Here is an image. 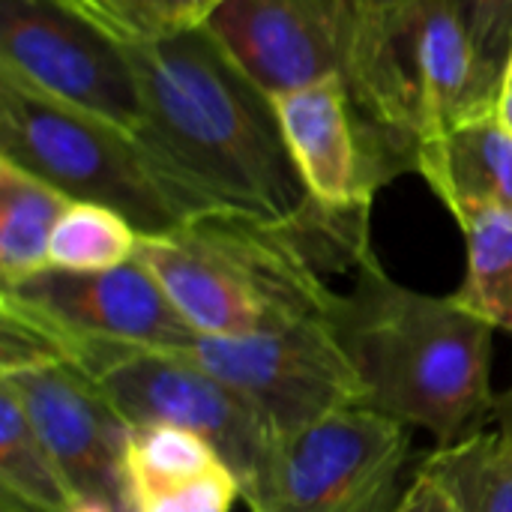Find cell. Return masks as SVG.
Here are the masks:
<instances>
[{"instance_id":"cell-1","label":"cell","mask_w":512,"mask_h":512,"mask_svg":"<svg viewBox=\"0 0 512 512\" xmlns=\"http://www.w3.org/2000/svg\"><path fill=\"white\" fill-rule=\"evenodd\" d=\"M123 48L141 90L135 141L186 219L285 222L309 207L273 96L204 27Z\"/></svg>"},{"instance_id":"cell-2","label":"cell","mask_w":512,"mask_h":512,"mask_svg":"<svg viewBox=\"0 0 512 512\" xmlns=\"http://www.w3.org/2000/svg\"><path fill=\"white\" fill-rule=\"evenodd\" d=\"M369 210L309 201L285 222L198 216L171 234L141 237L135 261L195 336L276 330L330 315L339 294L330 273H354L372 255Z\"/></svg>"},{"instance_id":"cell-3","label":"cell","mask_w":512,"mask_h":512,"mask_svg":"<svg viewBox=\"0 0 512 512\" xmlns=\"http://www.w3.org/2000/svg\"><path fill=\"white\" fill-rule=\"evenodd\" d=\"M366 396V408L453 447L498 411L495 327L453 297L399 285L375 252L351 273L327 315Z\"/></svg>"},{"instance_id":"cell-4","label":"cell","mask_w":512,"mask_h":512,"mask_svg":"<svg viewBox=\"0 0 512 512\" xmlns=\"http://www.w3.org/2000/svg\"><path fill=\"white\" fill-rule=\"evenodd\" d=\"M0 159L45 180L69 201L120 213L141 237L171 234L189 222L132 132L63 105L3 69Z\"/></svg>"},{"instance_id":"cell-5","label":"cell","mask_w":512,"mask_h":512,"mask_svg":"<svg viewBox=\"0 0 512 512\" xmlns=\"http://www.w3.org/2000/svg\"><path fill=\"white\" fill-rule=\"evenodd\" d=\"M69 366L84 372L129 426L168 423L207 438L237 474L243 504L255 492L279 435L243 396L195 360L165 348L75 339Z\"/></svg>"},{"instance_id":"cell-6","label":"cell","mask_w":512,"mask_h":512,"mask_svg":"<svg viewBox=\"0 0 512 512\" xmlns=\"http://www.w3.org/2000/svg\"><path fill=\"white\" fill-rule=\"evenodd\" d=\"M411 459V429L366 408H348L279 435L246 498L249 512H387Z\"/></svg>"},{"instance_id":"cell-7","label":"cell","mask_w":512,"mask_h":512,"mask_svg":"<svg viewBox=\"0 0 512 512\" xmlns=\"http://www.w3.org/2000/svg\"><path fill=\"white\" fill-rule=\"evenodd\" d=\"M177 351L243 396L276 435L366 405L363 384L327 318L246 336H195Z\"/></svg>"},{"instance_id":"cell-8","label":"cell","mask_w":512,"mask_h":512,"mask_svg":"<svg viewBox=\"0 0 512 512\" xmlns=\"http://www.w3.org/2000/svg\"><path fill=\"white\" fill-rule=\"evenodd\" d=\"M0 69L132 135L141 126L126 48L57 0H0Z\"/></svg>"},{"instance_id":"cell-9","label":"cell","mask_w":512,"mask_h":512,"mask_svg":"<svg viewBox=\"0 0 512 512\" xmlns=\"http://www.w3.org/2000/svg\"><path fill=\"white\" fill-rule=\"evenodd\" d=\"M204 30L267 96L348 72L351 18L339 0H222Z\"/></svg>"},{"instance_id":"cell-10","label":"cell","mask_w":512,"mask_h":512,"mask_svg":"<svg viewBox=\"0 0 512 512\" xmlns=\"http://www.w3.org/2000/svg\"><path fill=\"white\" fill-rule=\"evenodd\" d=\"M0 294H9L72 342L177 351L195 339L159 282L135 258L102 273L48 267L24 282L3 285Z\"/></svg>"},{"instance_id":"cell-11","label":"cell","mask_w":512,"mask_h":512,"mask_svg":"<svg viewBox=\"0 0 512 512\" xmlns=\"http://www.w3.org/2000/svg\"><path fill=\"white\" fill-rule=\"evenodd\" d=\"M15 393L36 435L51 450L81 498L123 507V444L129 423L102 399L84 372L69 363L0 375Z\"/></svg>"},{"instance_id":"cell-12","label":"cell","mask_w":512,"mask_h":512,"mask_svg":"<svg viewBox=\"0 0 512 512\" xmlns=\"http://www.w3.org/2000/svg\"><path fill=\"white\" fill-rule=\"evenodd\" d=\"M288 153L312 201L330 210L372 207L381 180L363 144L342 78L273 96Z\"/></svg>"},{"instance_id":"cell-13","label":"cell","mask_w":512,"mask_h":512,"mask_svg":"<svg viewBox=\"0 0 512 512\" xmlns=\"http://www.w3.org/2000/svg\"><path fill=\"white\" fill-rule=\"evenodd\" d=\"M417 174L453 213L498 210L512 216V132L498 108L456 123L420 147Z\"/></svg>"},{"instance_id":"cell-14","label":"cell","mask_w":512,"mask_h":512,"mask_svg":"<svg viewBox=\"0 0 512 512\" xmlns=\"http://www.w3.org/2000/svg\"><path fill=\"white\" fill-rule=\"evenodd\" d=\"M72 201L33 177L30 171L0 159V279L24 282L48 270L51 234Z\"/></svg>"},{"instance_id":"cell-15","label":"cell","mask_w":512,"mask_h":512,"mask_svg":"<svg viewBox=\"0 0 512 512\" xmlns=\"http://www.w3.org/2000/svg\"><path fill=\"white\" fill-rule=\"evenodd\" d=\"M0 489L15 512H69L81 498L9 387L0 384Z\"/></svg>"},{"instance_id":"cell-16","label":"cell","mask_w":512,"mask_h":512,"mask_svg":"<svg viewBox=\"0 0 512 512\" xmlns=\"http://www.w3.org/2000/svg\"><path fill=\"white\" fill-rule=\"evenodd\" d=\"M219 465L225 462L216 447L189 429L168 423L129 426L123 444V507L129 512L138 501L186 486Z\"/></svg>"},{"instance_id":"cell-17","label":"cell","mask_w":512,"mask_h":512,"mask_svg":"<svg viewBox=\"0 0 512 512\" xmlns=\"http://www.w3.org/2000/svg\"><path fill=\"white\" fill-rule=\"evenodd\" d=\"M456 222L465 234L468 270L453 300L495 330L512 333V216L474 210Z\"/></svg>"},{"instance_id":"cell-18","label":"cell","mask_w":512,"mask_h":512,"mask_svg":"<svg viewBox=\"0 0 512 512\" xmlns=\"http://www.w3.org/2000/svg\"><path fill=\"white\" fill-rule=\"evenodd\" d=\"M138 240L141 234L120 213L102 204L72 201L51 234L48 264L66 273L114 270L135 258Z\"/></svg>"},{"instance_id":"cell-19","label":"cell","mask_w":512,"mask_h":512,"mask_svg":"<svg viewBox=\"0 0 512 512\" xmlns=\"http://www.w3.org/2000/svg\"><path fill=\"white\" fill-rule=\"evenodd\" d=\"M429 459L450 477L462 512H512V441L498 429L438 447Z\"/></svg>"},{"instance_id":"cell-20","label":"cell","mask_w":512,"mask_h":512,"mask_svg":"<svg viewBox=\"0 0 512 512\" xmlns=\"http://www.w3.org/2000/svg\"><path fill=\"white\" fill-rule=\"evenodd\" d=\"M120 45H147L195 27L222 0H57Z\"/></svg>"},{"instance_id":"cell-21","label":"cell","mask_w":512,"mask_h":512,"mask_svg":"<svg viewBox=\"0 0 512 512\" xmlns=\"http://www.w3.org/2000/svg\"><path fill=\"white\" fill-rule=\"evenodd\" d=\"M468 30L480 75L501 99L504 69L512 48V0H447Z\"/></svg>"},{"instance_id":"cell-22","label":"cell","mask_w":512,"mask_h":512,"mask_svg":"<svg viewBox=\"0 0 512 512\" xmlns=\"http://www.w3.org/2000/svg\"><path fill=\"white\" fill-rule=\"evenodd\" d=\"M237 501H243L240 480L228 465H219L186 486L138 501L129 512H234Z\"/></svg>"},{"instance_id":"cell-23","label":"cell","mask_w":512,"mask_h":512,"mask_svg":"<svg viewBox=\"0 0 512 512\" xmlns=\"http://www.w3.org/2000/svg\"><path fill=\"white\" fill-rule=\"evenodd\" d=\"M387 512H462V501L450 477L432 459H426Z\"/></svg>"},{"instance_id":"cell-24","label":"cell","mask_w":512,"mask_h":512,"mask_svg":"<svg viewBox=\"0 0 512 512\" xmlns=\"http://www.w3.org/2000/svg\"><path fill=\"white\" fill-rule=\"evenodd\" d=\"M351 15H378V12H390L405 6L408 0H339Z\"/></svg>"},{"instance_id":"cell-25","label":"cell","mask_w":512,"mask_h":512,"mask_svg":"<svg viewBox=\"0 0 512 512\" xmlns=\"http://www.w3.org/2000/svg\"><path fill=\"white\" fill-rule=\"evenodd\" d=\"M495 414H498V426H495V429H498L507 441H512V393L504 402H498V411H495Z\"/></svg>"},{"instance_id":"cell-26","label":"cell","mask_w":512,"mask_h":512,"mask_svg":"<svg viewBox=\"0 0 512 512\" xmlns=\"http://www.w3.org/2000/svg\"><path fill=\"white\" fill-rule=\"evenodd\" d=\"M69 512H120V510H117V507H111V504H105V501H96V498H78Z\"/></svg>"},{"instance_id":"cell-27","label":"cell","mask_w":512,"mask_h":512,"mask_svg":"<svg viewBox=\"0 0 512 512\" xmlns=\"http://www.w3.org/2000/svg\"><path fill=\"white\" fill-rule=\"evenodd\" d=\"M498 111H501V120L507 123V129L512 132V93H501V99H498Z\"/></svg>"},{"instance_id":"cell-28","label":"cell","mask_w":512,"mask_h":512,"mask_svg":"<svg viewBox=\"0 0 512 512\" xmlns=\"http://www.w3.org/2000/svg\"><path fill=\"white\" fill-rule=\"evenodd\" d=\"M501 93H512V48H510V60H507V69H504V84H501Z\"/></svg>"}]
</instances>
